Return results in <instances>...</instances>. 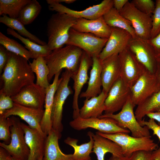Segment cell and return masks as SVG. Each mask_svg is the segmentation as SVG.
<instances>
[{
  "mask_svg": "<svg viewBox=\"0 0 160 160\" xmlns=\"http://www.w3.org/2000/svg\"><path fill=\"white\" fill-rule=\"evenodd\" d=\"M28 60L9 52L7 63L1 75L0 93L12 97L34 83L35 76Z\"/></svg>",
  "mask_w": 160,
  "mask_h": 160,
  "instance_id": "1",
  "label": "cell"
},
{
  "mask_svg": "<svg viewBox=\"0 0 160 160\" xmlns=\"http://www.w3.org/2000/svg\"><path fill=\"white\" fill-rule=\"evenodd\" d=\"M83 51L71 45L55 49L44 57L49 71L48 80L49 82L57 73L65 69L73 73L78 70Z\"/></svg>",
  "mask_w": 160,
  "mask_h": 160,
  "instance_id": "2",
  "label": "cell"
},
{
  "mask_svg": "<svg viewBox=\"0 0 160 160\" xmlns=\"http://www.w3.org/2000/svg\"><path fill=\"white\" fill-rule=\"evenodd\" d=\"M77 18L66 13L52 14L47 23V45L52 51L66 45L70 29Z\"/></svg>",
  "mask_w": 160,
  "mask_h": 160,
  "instance_id": "3",
  "label": "cell"
},
{
  "mask_svg": "<svg viewBox=\"0 0 160 160\" xmlns=\"http://www.w3.org/2000/svg\"><path fill=\"white\" fill-rule=\"evenodd\" d=\"M96 133L117 144L121 148L123 156L127 158L135 152L153 151L159 147L158 144L151 138V137H137L123 133L108 134L97 131Z\"/></svg>",
  "mask_w": 160,
  "mask_h": 160,
  "instance_id": "4",
  "label": "cell"
},
{
  "mask_svg": "<svg viewBox=\"0 0 160 160\" xmlns=\"http://www.w3.org/2000/svg\"><path fill=\"white\" fill-rule=\"evenodd\" d=\"M72 73L65 69L63 73L61 81L55 94L51 115L52 129L61 138L63 129L62 123L63 105L68 96L73 93L68 84Z\"/></svg>",
  "mask_w": 160,
  "mask_h": 160,
  "instance_id": "5",
  "label": "cell"
},
{
  "mask_svg": "<svg viewBox=\"0 0 160 160\" xmlns=\"http://www.w3.org/2000/svg\"><path fill=\"white\" fill-rule=\"evenodd\" d=\"M135 107L130 96L118 113L104 114L98 118H109L114 119L119 126L129 130L133 137H151L148 128L146 126H141L137 119L134 111Z\"/></svg>",
  "mask_w": 160,
  "mask_h": 160,
  "instance_id": "6",
  "label": "cell"
},
{
  "mask_svg": "<svg viewBox=\"0 0 160 160\" xmlns=\"http://www.w3.org/2000/svg\"><path fill=\"white\" fill-rule=\"evenodd\" d=\"M12 124L10 129L11 141L8 145L0 143V146L6 149L12 157L20 160H28L30 150L26 142L24 132L19 118L11 116Z\"/></svg>",
  "mask_w": 160,
  "mask_h": 160,
  "instance_id": "7",
  "label": "cell"
},
{
  "mask_svg": "<svg viewBox=\"0 0 160 160\" xmlns=\"http://www.w3.org/2000/svg\"><path fill=\"white\" fill-rule=\"evenodd\" d=\"M119 12L131 22L138 37L147 40L151 38V16L140 11L129 1Z\"/></svg>",
  "mask_w": 160,
  "mask_h": 160,
  "instance_id": "8",
  "label": "cell"
},
{
  "mask_svg": "<svg viewBox=\"0 0 160 160\" xmlns=\"http://www.w3.org/2000/svg\"><path fill=\"white\" fill-rule=\"evenodd\" d=\"M108 40V39L100 38L91 33L79 32L71 28L66 45L77 47L92 58L98 56Z\"/></svg>",
  "mask_w": 160,
  "mask_h": 160,
  "instance_id": "9",
  "label": "cell"
},
{
  "mask_svg": "<svg viewBox=\"0 0 160 160\" xmlns=\"http://www.w3.org/2000/svg\"><path fill=\"white\" fill-rule=\"evenodd\" d=\"M120 77L130 87L147 70L127 47L119 54Z\"/></svg>",
  "mask_w": 160,
  "mask_h": 160,
  "instance_id": "10",
  "label": "cell"
},
{
  "mask_svg": "<svg viewBox=\"0 0 160 160\" xmlns=\"http://www.w3.org/2000/svg\"><path fill=\"white\" fill-rule=\"evenodd\" d=\"M74 129L79 131L92 128L104 133L113 134L118 133L128 134V129L119 126L114 119L109 118H96L83 119L79 116L73 119L69 123Z\"/></svg>",
  "mask_w": 160,
  "mask_h": 160,
  "instance_id": "11",
  "label": "cell"
},
{
  "mask_svg": "<svg viewBox=\"0 0 160 160\" xmlns=\"http://www.w3.org/2000/svg\"><path fill=\"white\" fill-rule=\"evenodd\" d=\"M49 10L68 14L76 18L93 20L103 16L113 7V0H104L100 3L81 11L69 8L60 3L48 2Z\"/></svg>",
  "mask_w": 160,
  "mask_h": 160,
  "instance_id": "12",
  "label": "cell"
},
{
  "mask_svg": "<svg viewBox=\"0 0 160 160\" xmlns=\"http://www.w3.org/2000/svg\"><path fill=\"white\" fill-rule=\"evenodd\" d=\"M130 98L135 107L153 94L160 90V86L154 74L146 70L130 87Z\"/></svg>",
  "mask_w": 160,
  "mask_h": 160,
  "instance_id": "13",
  "label": "cell"
},
{
  "mask_svg": "<svg viewBox=\"0 0 160 160\" xmlns=\"http://www.w3.org/2000/svg\"><path fill=\"white\" fill-rule=\"evenodd\" d=\"M130 87L120 77L110 89L105 102L104 114L120 111L130 96Z\"/></svg>",
  "mask_w": 160,
  "mask_h": 160,
  "instance_id": "14",
  "label": "cell"
},
{
  "mask_svg": "<svg viewBox=\"0 0 160 160\" xmlns=\"http://www.w3.org/2000/svg\"><path fill=\"white\" fill-rule=\"evenodd\" d=\"M127 48L148 71L155 74L157 58L154 49L147 40L139 37L132 38L128 44Z\"/></svg>",
  "mask_w": 160,
  "mask_h": 160,
  "instance_id": "15",
  "label": "cell"
},
{
  "mask_svg": "<svg viewBox=\"0 0 160 160\" xmlns=\"http://www.w3.org/2000/svg\"><path fill=\"white\" fill-rule=\"evenodd\" d=\"M92 64V58L83 51L79 68L76 72L72 74L71 78L74 81L73 87L74 90L72 105L73 119L79 116L78 98L84 85L89 79L88 71Z\"/></svg>",
  "mask_w": 160,
  "mask_h": 160,
  "instance_id": "16",
  "label": "cell"
},
{
  "mask_svg": "<svg viewBox=\"0 0 160 160\" xmlns=\"http://www.w3.org/2000/svg\"><path fill=\"white\" fill-rule=\"evenodd\" d=\"M46 94L45 88L33 83L25 87L17 94L11 97L15 103L44 109Z\"/></svg>",
  "mask_w": 160,
  "mask_h": 160,
  "instance_id": "17",
  "label": "cell"
},
{
  "mask_svg": "<svg viewBox=\"0 0 160 160\" xmlns=\"http://www.w3.org/2000/svg\"><path fill=\"white\" fill-rule=\"evenodd\" d=\"M44 113V109L26 106L14 102L12 108L5 111L0 116L6 118L11 116H18L28 123L31 128L37 130L47 136L42 132L40 127Z\"/></svg>",
  "mask_w": 160,
  "mask_h": 160,
  "instance_id": "18",
  "label": "cell"
},
{
  "mask_svg": "<svg viewBox=\"0 0 160 160\" xmlns=\"http://www.w3.org/2000/svg\"><path fill=\"white\" fill-rule=\"evenodd\" d=\"M132 38L127 31L119 28L111 27V33L107 42L98 55L101 61L115 54H119L127 47Z\"/></svg>",
  "mask_w": 160,
  "mask_h": 160,
  "instance_id": "19",
  "label": "cell"
},
{
  "mask_svg": "<svg viewBox=\"0 0 160 160\" xmlns=\"http://www.w3.org/2000/svg\"><path fill=\"white\" fill-rule=\"evenodd\" d=\"M101 61L102 90L108 93L112 85L120 77V66L118 54H113Z\"/></svg>",
  "mask_w": 160,
  "mask_h": 160,
  "instance_id": "20",
  "label": "cell"
},
{
  "mask_svg": "<svg viewBox=\"0 0 160 160\" xmlns=\"http://www.w3.org/2000/svg\"><path fill=\"white\" fill-rule=\"evenodd\" d=\"M72 28L78 31L91 33L104 39H108L111 33V27L107 24L103 16L93 20L77 18Z\"/></svg>",
  "mask_w": 160,
  "mask_h": 160,
  "instance_id": "21",
  "label": "cell"
},
{
  "mask_svg": "<svg viewBox=\"0 0 160 160\" xmlns=\"http://www.w3.org/2000/svg\"><path fill=\"white\" fill-rule=\"evenodd\" d=\"M21 125L24 132L26 142L30 150L28 160H38L44 156L45 140L47 136L23 123L21 122Z\"/></svg>",
  "mask_w": 160,
  "mask_h": 160,
  "instance_id": "22",
  "label": "cell"
},
{
  "mask_svg": "<svg viewBox=\"0 0 160 160\" xmlns=\"http://www.w3.org/2000/svg\"><path fill=\"white\" fill-rule=\"evenodd\" d=\"M61 72L56 73L52 83L46 89V97L44 105V113L40 123L41 129L43 133L47 136L52 129L51 115L54 97L61 81L59 76Z\"/></svg>",
  "mask_w": 160,
  "mask_h": 160,
  "instance_id": "23",
  "label": "cell"
},
{
  "mask_svg": "<svg viewBox=\"0 0 160 160\" xmlns=\"http://www.w3.org/2000/svg\"><path fill=\"white\" fill-rule=\"evenodd\" d=\"M94 140L92 152L96 155L97 160H105V155L108 153L119 158L124 157L121 147L116 143L107 138L91 132Z\"/></svg>",
  "mask_w": 160,
  "mask_h": 160,
  "instance_id": "24",
  "label": "cell"
},
{
  "mask_svg": "<svg viewBox=\"0 0 160 160\" xmlns=\"http://www.w3.org/2000/svg\"><path fill=\"white\" fill-rule=\"evenodd\" d=\"M92 64L90 72V76L86 90L81 93L80 98L89 99L96 96L102 92V86L101 73L102 61L98 56L92 57Z\"/></svg>",
  "mask_w": 160,
  "mask_h": 160,
  "instance_id": "25",
  "label": "cell"
},
{
  "mask_svg": "<svg viewBox=\"0 0 160 160\" xmlns=\"http://www.w3.org/2000/svg\"><path fill=\"white\" fill-rule=\"evenodd\" d=\"M60 139L52 129L45 139L43 160H74L72 154H66L61 151L58 143Z\"/></svg>",
  "mask_w": 160,
  "mask_h": 160,
  "instance_id": "26",
  "label": "cell"
},
{
  "mask_svg": "<svg viewBox=\"0 0 160 160\" xmlns=\"http://www.w3.org/2000/svg\"><path fill=\"white\" fill-rule=\"evenodd\" d=\"M108 94L102 91L96 96L86 99L84 105L80 109L79 117L83 119L98 118L105 111V102Z\"/></svg>",
  "mask_w": 160,
  "mask_h": 160,
  "instance_id": "27",
  "label": "cell"
},
{
  "mask_svg": "<svg viewBox=\"0 0 160 160\" xmlns=\"http://www.w3.org/2000/svg\"><path fill=\"white\" fill-rule=\"evenodd\" d=\"M87 135L89 138V141L80 145H78L77 139L68 137L64 140L65 143L73 148L74 152L72 155L74 160H91L90 154L92 152L94 140L90 131L87 132Z\"/></svg>",
  "mask_w": 160,
  "mask_h": 160,
  "instance_id": "28",
  "label": "cell"
},
{
  "mask_svg": "<svg viewBox=\"0 0 160 160\" xmlns=\"http://www.w3.org/2000/svg\"><path fill=\"white\" fill-rule=\"evenodd\" d=\"M107 24L111 27L119 28L129 32L133 38H138L131 22L122 16L113 7L103 16Z\"/></svg>",
  "mask_w": 160,
  "mask_h": 160,
  "instance_id": "29",
  "label": "cell"
},
{
  "mask_svg": "<svg viewBox=\"0 0 160 160\" xmlns=\"http://www.w3.org/2000/svg\"><path fill=\"white\" fill-rule=\"evenodd\" d=\"M7 33L18 39L25 45V47L32 55L33 59L39 57H46L52 52L47 44L42 45L31 41L27 38H25L16 32L14 30L9 28L7 30Z\"/></svg>",
  "mask_w": 160,
  "mask_h": 160,
  "instance_id": "30",
  "label": "cell"
},
{
  "mask_svg": "<svg viewBox=\"0 0 160 160\" xmlns=\"http://www.w3.org/2000/svg\"><path fill=\"white\" fill-rule=\"evenodd\" d=\"M160 111V90L154 93L137 106L135 113L138 121L149 113Z\"/></svg>",
  "mask_w": 160,
  "mask_h": 160,
  "instance_id": "31",
  "label": "cell"
},
{
  "mask_svg": "<svg viewBox=\"0 0 160 160\" xmlns=\"http://www.w3.org/2000/svg\"><path fill=\"white\" fill-rule=\"evenodd\" d=\"M29 64L32 71L36 75V84L47 88L50 84L48 78L49 71L44 57L40 56L34 59Z\"/></svg>",
  "mask_w": 160,
  "mask_h": 160,
  "instance_id": "32",
  "label": "cell"
},
{
  "mask_svg": "<svg viewBox=\"0 0 160 160\" xmlns=\"http://www.w3.org/2000/svg\"><path fill=\"white\" fill-rule=\"evenodd\" d=\"M0 22L7 26L8 28L16 30L21 36L26 37L36 43L42 45L47 44L45 41L28 31L18 18H12L4 15L0 17Z\"/></svg>",
  "mask_w": 160,
  "mask_h": 160,
  "instance_id": "33",
  "label": "cell"
},
{
  "mask_svg": "<svg viewBox=\"0 0 160 160\" xmlns=\"http://www.w3.org/2000/svg\"><path fill=\"white\" fill-rule=\"evenodd\" d=\"M31 0H0V15L18 18L23 7Z\"/></svg>",
  "mask_w": 160,
  "mask_h": 160,
  "instance_id": "34",
  "label": "cell"
},
{
  "mask_svg": "<svg viewBox=\"0 0 160 160\" xmlns=\"http://www.w3.org/2000/svg\"><path fill=\"white\" fill-rule=\"evenodd\" d=\"M0 44L9 52L21 56L28 60L33 58L28 50L15 40L0 32Z\"/></svg>",
  "mask_w": 160,
  "mask_h": 160,
  "instance_id": "35",
  "label": "cell"
},
{
  "mask_svg": "<svg viewBox=\"0 0 160 160\" xmlns=\"http://www.w3.org/2000/svg\"><path fill=\"white\" fill-rule=\"evenodd\" d=\"M42 7L36 0H31L21 11L18 19L24 25L31 23L39 14Z\"/></svg>",
  "mask_w": 160,
  "mask_h": 160,
  "instance_id": "36",
  "label": "cell"
},
{
  "mask_svg": "<svg viewBox=\"0 0 160 160\" xmlns=\"http://www.w3.org/2000/svg\"><path fill=\"white\" fill-rule=\"evenodd\" d=\"M12 124L11 117L6 118L0 116V140L8 145L11 141L10 128Z\"/></svg>",
  "mask_w": 160,
  "mask_h": 160,
  "instance_id": "37",
  "label": "cell"
},
{
  "mask_svg": "<svg viewBox=\"0 0 160 160\" xmlns=\"http://www.w3.org/2000/svg\"><path fill=\"white\" fill-rule=\"evenodd\" d=\"M151 18L152 24L151 39L155 37L160 33V0H156L155 1V7Z\"/></svg>",
  "mask_w": 160,
  "mask_h": 160,
  "instance_id": "38",
  "label": "cell"
},
{
  "mask_svg": "<svg viewBox=\"0 0 160 160\" xmlns=\"http://www.w3.org/2000/svg\"><path fill=\"white\" fill-rule=\"evenodd\" d=\"M130 2L140 11L151 16L155 7V2L152 0H133Z\"/></svg>",
  "mask_w": 160,
  "mask_h": 160,
  "instance_id": "39",
  "label": "cell"
},
{
  "mask_svg": "<svg viewBox=\"0 0 160 160\" xmlns=\"http://www.w3.org/2000/svg\"><path fill=\"white\" fill-rule=\"evenodd\" d=\"M142 126H147L149 129L153 132V135H156L160 140V122L157 123L155 120L150 119L148 121H145L143 119L138 121Z\"/></svg>",
  "mask_w": 160,
  "mask_h": 160,
  "instance_id": "40",
  "label": "cell"
},
{
  "mask_svg": "<svg viewBox=\"0 0 160 160\" xmlns=\"http://www.w3.org/2000/svg\"><path fill=\"white\" fill-rule=\"evenodd\" d=\"M14 103L11 97L0 93V114L5 111L12 108Z\"/></svg>",
  "mask_w": 160,
  "mask_h": 160,
  "instance_id": "41",
  "label": "cell"
},
{
  "mask_svg": "<svg viewBox=\"0 0 160 160\" xmlns=\"http://www.w3.org/2000/svg\"><path fill=\"white\" fill-rule=\"evenodd\" d=\"M127 160H154L152 151H139L133 153Z\"/></svg>",
  "mask_w": 160,
  "mask_h": 160,
  "instance_id": "42",
  "label": "cell"
},
{
  "mask_svg": "<svg viewBox=\"0 0 160 160\" xmlns=\"http://www.w3.org/2000/svg\"><path fill=\"white\" fill-rule=\"evenodd\" d=\"M9 53L2 45H0V74L1 75L9 59Z\"/></svg>",
  "mask_w": 160,
  "mask_h": 160,
  "instance_id": "43",
  "label": "cell"
},
{
  "mask_svg": "<svg viewBox=\"0 0 160 160\" xmlns=\"http://www.w3.org/2000/svg\"><path fill=\"white\" fill-rule=\"evenodd\" d=\"M147 41L154 49L157 58H160V33Z\"/></svg>",
  "mask_w": 160,
  "mask_h": 160,
  "instance_id": "44",
  "label": "cell"
},
{
  "mask_svg": "<svg viewBox=\"0 0 160 160\" xmlns=\"http://www.w3.org/2000/svg\"><path fill=\"white\" fill-rule=\"evenodd\" d=\"M128 1V0H113V7L120 12Z\"/></svg>",
  "mask_w": 160,
  "mask_h": 160,
  "instance_id": "45",
  "label": "cell"
},
{
  "mask_svg": "<svg viewBox=\"0 0 160 160\" xmlns=\"http://www.w3.org/2000/svg\"><path fill=\"white\" fill-rule=\"evenodd\" d=\"M12 157L6 149L0 147V160H10Z\"/></svg>",
  "mask_w": 160,
  "mask_h": 160,
  "instance_id": "46",
  "label": "cell"
},
{
  "mask_svg": "<svg viewBox=\"0 0 160 160\" xmlns=\"http://www.w3.org/2000/svg\"><path fill=\"white\" fill-rule=\"evenodd\" d=\"M157 65L155 75L160 86V58H157Z\"/></svg>",
  "mask_w": 160,
  "mask_h": 160,
  "instance_id": "47",
  "label": "cell"
},
{
  "mask_svg": "<svg viewBox=\"0 0 160 160\" xmlns=\"http://www.w3.org/2000/svg\"><path fill=\"white\" fill-rule=\"evenodd\" d=\"M146 116L150 119H152L160 122V111L148 114Z\"/></svg>",
  "mask_w": 160,
  "mask_h": 160,
  "instance_id": "48",
  "label": "cell"
},
{
  "mask_svg": "<svg viewBox=\"0 0 160 160\" xmlns=\"http://www.w3.org/2000/svg\"><path fill=\"white\" fill-rule=\"evenodd\" d=\"M76 0H47V2H53L60 3L64 2L67 4H72L75 2Z\"/></svg>",
  "mask_w": 160,
  "mask_h": 160,
  "instance_id": "49",
  "label": "cell"
},
{
  "mask_svg": "<svg viewBox=\"0 0 160 160\" xmlns=\"http://www.w3.org/2000/svg\"><path fill=\"white\" fill-rule=\"evenodd\" d=\"M154 160H160V147L152 151Z\"/></svg>",
  "mask_w": 160,
  "mask_h": 160,
  "instance_id": "50",
  "label": "cell"
},
{
  "mask_svg": "<svg viewBox=\"0 0 160 160\" xmlns=\"http://www.w3.org/2000/svg\"><path fill=\"white\" fill-rule=\"evenodd\" d=\"M108 160H127V158L125 157L119 158L112 155Z\"/></svg>",
  "mask_w": 160,
  "mask_h": 160,
  "instance_id": "51",
  "label": "cell"
},
{
  "mask_svg": "<svg viewBox=\"0 0 160 160\" xmlns=\"http://www.w3.org/2000/svg\"><path fill=\"white\" fill-rule=\"evenodd\" d=\"M10 160H20L17 159L13 157H12Z\"/></svg>",
  "mask_w": 160,
  "mask_h": 160,
  "instance_id": "52",
  "label": "cell"
},
{
  "mask_svg": "<svg viewBox=\"0 0 160 160\" xmlns=\"http://www.w3.org/2000/svg\"><path fill=\"white\" fill-rule=\"evenodd\" d=\"M43 156H41L38 160H43Z\"/></svg>",
  "mask_w": 160,
  "mask_h": 160,
  "instance_id": "53",
  "label": "cell"
}]
</instances>
